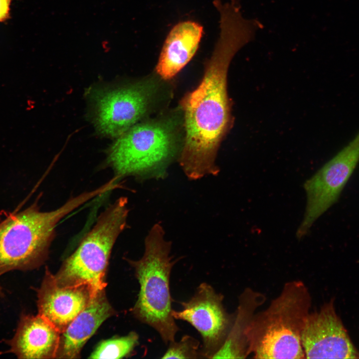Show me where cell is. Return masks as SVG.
Masks as SVG:
<instances>
[{
  "label": "cell",
  "instance_id": "obj_19",
  "mask_svg": "<svg viewBox=\"0 0 359 359\" xmlns=\"http://www.w3.org/2000/svg\"><path fill=\"white\" fill-rule=\"evenodd\" d=\"M115 177L116 178V177ZM116 179H117V178H116ZM117 180H118V179H117ZM117 181H118V180H117ZM120 184H121V183H120Z\"/></svg>",
  "mask_w": 359,
  "mask_h": 359
},
{
  "label": "cell",
  "instance_id": "obj_4",
  "mask_svg": "<svg viewBox=\"0 0 359 359\" xmlns=\"http://www.w3.org/2000/svg\"><path fill=\"white\" fill-rule=\"evenodd\" d=\"M171 248L172 242L166 240L164 230L157 223L145 238L142 258L128 260L140 285L132 312L141 322L154 329L165 344L174 341L180 330L172 315L170 279L177 260L170 256Z\"/></svg>",
  "mask_w": 359,
  "mask_h": 359
},
{
  "label": "cell",
  "instance_id": "obj_2",
  "mask_svg": "<svg viewBox=\"0 0 359 359\" xmlns=\"http://www.w3.org/2000/svg\"><path fill=\"white\" fill-rule=\"evenodd\" d=\"M311 297L300 280L286 283L264 310L254 315L244 332L246 357L305 359L301 334Z\"/></svg>",
  "mask_w": 359,
  "mask_h": 359
},
{
  "label": "cell",
  "instance_id": "obj_14",
  "mask_svg": "<svg viewBox=\"0 0 359 359\" xmlns=\"http://www.w3.org/2000/svg\"><path fill=\"white\" fill-rule=\"evenodd\" d=\"M203 32V27L191 20L179 22L169 32L156 66L164 79L173 77L196 53Z\"/></svg>",
  "mask_w": 359,
  "mask_h": 359
},
{
  "label": "cell",
  "instance_id": "obj_6",
  "mask_svg": "<svg viewBox=\"0 0 359 359\" xmlns=\"http://www.w3.org/2000/svg\"><path fill=\"white\" fill-rule=\"evenodd\" d=\"M175 152L171 128L162 122H147L118 137L108 151V162L120 178L163 179Z\"/></svg>",
  "mask_w": 359,
  "mask_h": 359
},
{
  "label": "cell",
  "instance_id": "obj_10",
  "mask_svg": "<svg viewBox=\"0 0 359 359\" xmlns=\"http://www.w3.org/2000/svg\"><path fill=\"white\" fill-rule=\"evenodd\" d=\"M305 358L359 359L337 316L333 300L308 314L301 334Z\"/></svg>",
  "mask_w": 359,
  "mask_h": 359
},
{
  "label": "cell",
  "instance_id": "obj_9",
  "mask_svg": "<svg viewBox=\"0 0 359 359\" xmlns=\"http://www.w3.org/2000/svg\"><path fill=\"white\" fill-rule=\"evenodd\" d=\"M138 83L97 91L94 94L95 123L102 135L118 138L146 113L153 88Z\"/></svg>",
  "mask_w": 359,
  "mask_h": 359
},
{
  "label": "cell",
  "instance_id": "obj_7",
  "mask_svg": "<svg viewBox=\"0 0 359 359\" xmlns=\"http://www.w3.org/2000/svg\"><path fill=\"white\" fill-rule=\"evenodd\" d=\"M359 163V132L304 184L307 202L296 231L305 236L314 222L338 201Z\"/></svg>",
  "mask_w": 359,
  "mask_h": 359
},
{
  "label": "cell",
  "instance_id": "obj_3",
  "mask_svg": "<svg viewBox=\"0 0 359 359\" xmlns=\"http://www.w3.org/2000/svg\"><path fill=\"white\" fill-rule=\"evenodd\" d=\"M101 186L71 197L56 209L43 212L34 203L0 223V275L40 265L47 255L58 223L88 201L103 194Z\"/></svg>",
  "mask_w": 359,
  "mask_h": 359
},
{
  "label": "cell",
  "instance_id": "obj_16",
  "mask_svg": "<svg viewBox=\"0 0 359 359\" xmlns=\"http://www.w3.org/2000/svg\"><path fill=\"white\" fill-rule=\"evenodd\" d=\"M199 342L189 335L183 336L179 342H171L162 359L202 358Z\"/></svg>",
  "mask_w": 359,
  "mask_h": 359
},
{
  "label": "cell",
  "instance_id": "obj_13",
  "mask_svg": "<svg viewBox=\"0 0 359 359\" xmlns=\"http://www.w3.org/2000/svg\"><path fill=\"white\" fill-rule=\"evenodd\" d=\"M104 290L91 298L60 334L56 358L75 359L82 348L98 328L113 313Z\"/></svg>",
  "mask_w": 359,
  "mask_h": 359
},
{
  "label": "cell",
  "instance_id": "obj_1",
  "mask_svg": "<svg viewBox=\"0 0 359 359\" xmlns=\"http://www.w3.org/2000/svg\"><path fill=\"white\" fill-rule=\"evenodd\" d=\"M219 22V36L203 78L182 102L185 135L179 163L191 180L219 172L216 154L230 120L228 67L238 50L253 40L251 30L240 21L227 18Z\"/></svg>",
  "mask_w": 359,
  "mask_h": 359
},
{
  "label": "cell",
  "instance_id": "obj_8",
  "mask_svg": "<svg viewBox=\"0 0 359 359\" xmlns=\"http://www.w3.org/2000/svg\"><path fill=\"white\" fill-rule=\"evenodd\" d=\"M223 297L206 283H201L188 301L180 303L181 310H173L175 319L190 324L201 336L202 358L212 359L224 343L231 327L233 316L228 314Z\"/></svg>",
  "mask_w": 359,
  "mask_h": 359
},
{
  "label": "cell",
  "instance_id": "obj_12",
  "mask_svg": "<svg viewBox=\"0 0 359 359\" xmlns=\"http://www.w3.org/2000/svg\"><path fill=\"white\" fill-rule=\"evenodd\" d=\"M60 332L42 316H21L16 333L8 343L9 352L19 359L56 358Z\"/></svg>",
  "mask_w": 359,
  "mask_h": 359
},
{
  "label": "cell",
  "instance_id": "obj_17",
  "mask_svg": "<svg viewBox=\"0 0 359 359\" xmlns=\"http://www.w3.org/2000/svg\"><path fill=\"white\" fill-rule=\"evenodd\" d=\"M11 0H0V22L10 18V5Z\"/></svg>",
  "mask_w": 359,
  "mask_h": 359
},
{
  "label": "cell",
  "instance_id": "obj_18",
  "mask_svg": "<svg viewBox=\"0 0 359 359\" xmlns=\"http://www.w3.org/2000/svg\"><path fill=\"white\" fill-rule=\"evenodd\" d=\"M2 295V289H1V286H0V295Z\"/></svg>",
  "mask_w": 359,
  "mask_h": 359
},
{
  "label": "cell",
  "instance_id": "obj_11",
  "mask_svg": "<svg viewBox=\"0 0 359 359\" xmlns=\"http://www.w3.org/2000/svg\"><path fill=\"white\" fill-rule=\"evenodd\" d=\"M87 285H63L46 269L37 293L38 314L61 334L93 298Z\"/></svg>",
  "mask_w": 359,
  "mask_h": 359
},
{
  "label": "cell",
  "instance_id": "obj_5",
  "mask_svg": "<svg viewBox=\"0 0 359 359\" xmlns=\"http://www.w3.org/2000/svg\"><path fill=\"white\" fill-rule=\"evenodd\" d=\"M129 212L126 197L106 208L55 275L59 284L87 285L93 297L104 290L109 257L116 239L127 226Z\"/></svg>",
  "mask_w": 359,
  "mask_h": 359
},
{
  "label": "cell",
  "instance_id": "obj_15",
  "mask_svg": "<svg viewBox=\"0 0 359 359\" xmlns=\"http://www.w3.org/2000/svg\"><path fill=\"white\" fill-rule=\"evenodd\" d=\"M139 344V336L131 332L126 336L104 340L100 342L89 359H121L131 354Z\"/></svg>",
  "mask_w": 359,
  "mask_h": 359
}]
</instances>
